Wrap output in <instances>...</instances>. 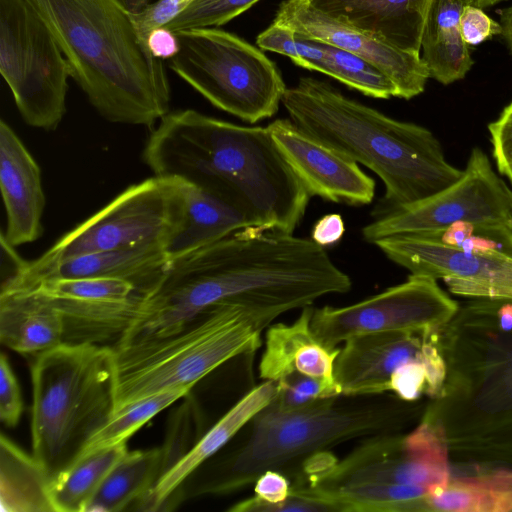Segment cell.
I'll use <instances>...</instances> for the list:
<instances>
[{
    "label": "cell",
    "mask_w": 512,
    "mask_h": 512,
    "mask_svg": "<svg viewBox=\"0 0 512 512\" xmlns=\"http://www.w3.org/2000/svg\"><path fill=\"white\" fill-rule=\"evenodd\" d=\"M426 403L408 402L392 393L322 398L299 410L269 406L258 412L211 459L198 467L175 491L176 505L200 496L242 490L267 470L292 480L310 457L351 439L403 432L417 423Z\"/></svg>",
    "instance_id": "obj_3"
},
{
    "label": "cell",
    "mask_w": 512,
    "mask_h": 512,
    "mask_svg": "<svg viewBox=\"0 0 512 512\" xmlns=\"http://www.w3.org/2000/svg\"><path fill=\"white\" fill-rule=\"evenodd\" d=\"M267 129L311 197L348 205L372 202L375 181L356 162L306 134L290 119H277Z\"/></svg>",
    "instance_id": "obj_19"
},
{
    "label": "cell",
    "mask_w": 512,
    "mask_h": 512,
    "mask_svg": "<svg viewBox=\"0 0 512 512\" xmlns=\"http://www.w3.org/2000/svg\"><path fill=\"white\" fill-rule=\"evenodd\" d=\"M51 479L37 462L4 433L0 436V504L5 512H55Z\"/></svg>",
    "instance_id": "obj_29"
},
{
    "label": "cell",
    "mask_w": 512,
    "mask_h": 512,
    "mask_svg": "<svg viewBox=\"0 0 512 512\" xmlns=\"http://www.w3.org/2000/svg\"><path fill=\"white\" fill-rule=\"evenodd\" d=\"M147 48L157 59L173 58L180 50L179 40L175 32L165 27L153 30L147 38Z\"/></svg>",
    "instance_id": "obj_41"
},
{
    "label": "cell",
    "mask_w": 512,
    "mask_h": 512,
    "mask_svg": "<svg viewBox=\"0 0 512 512\" xmlns=\"http://www.w3.org/2000/svg\"><path fill=\"white\" fill-rule=\"evenodd\" d=\"M460 31L468 46H476L500 35L502 28L499 21L493 20L483 9L467 4L460 16Z\"/></svg>",
    "instance_id": "obj_39"
},
{
    "label": "cell",
    "mask_w": 512,
    "mask_h": 512,
    "mask_svg": "<svg viewBox=\"0 0 512 512\" xmlns=\"http://www.w3.org/2000/svg\"><path fill=\"white\" fill-rule=\"evenodd\" d=\"M191 390L178 388L156 393L115 410L106 424L88 441L79 459L99 449L127 443L144 424L191 393Z\"/></svg>",
    "instance_id": "obj_31"
},
{
    "label": "cell",
    "mask_w": 512,
    "mask_h": 512,
    "mask_svg": "<svg viewBox=\"0 0 512 512\" xmlns=\"http://www.w3.org/2000/svg\"><path fill=\"white\" fill-rule=\"evenodd\" d=\"M170 69L215 107L248 123L273 116L286 90L276 65L255 46L217 27L176 32Z\"/></svg>",
    "instance_id": "obj_9"
},
{
    "label": "cell",
    "mask_w": 512,
    "mask_h": 512,
    "mask_svg": "<svg viewBox=\"0 0 512 512\" xmlns=\"http://www.w3.org/2000/svg\"><path fill=\"white\" fill-rule=\"evenodd\" d=\"M415 502V512H512V469L466 464Z\"/></svg>",
    "instance_id": "obj_25"
},
{
    "label": "cell",
    "mask_w": 512,
    "mask_h": 512,
    "mask_svg": "<svg viewBox=\"0 0 512 512\" xmlns=\"http://www.w3.org/2000/svg\"><path fill=\"white\" fill-rule=\"evenodd\" d=\"M281 103L299 129L382 180L375 218L444 190L463 173L432 131L347 98L327 82L303 77Z\"/></svg>",
    "instance_id": "obj_4"
},
{
    "label": "cell",
    "mask_w": 512,
    "mask_h": 512,
    "mask_svg": "<svg viewBox=\"0 0 512 512\" xmlns=\"http://www.w3.org/2000/svg\"><path fill=\"white\" fill-rule=\"evenodd\" d=\"M411 274L441 279L453 294L473 299L512 300V256L470 252L422 234H400L373 243Z\"/></svg>",
    "instance_id": "obj_15"
},
{
    "label": "cell",
    "mask_w": 512,
    "mask_h": 512,
    "mask_svg": "<svg viewBox=\"0 0 512 512\" xmlns=\"http://www.w3.org/2000/svg\"><path fill=\"white\" fill-rule=\"evenodd\" d=\"M274 21L367 60L391 79L398 98L409 100L421 94L430 78L420 54L401 50L345 24L315 8L308 0L283 1Z\"/></svg>",
    "instance_id": "obj_18"
},
{
    "label": "cell",
    "mask_w": 512,
    "mask_h": 512,
    "mask_svg": "<svg viewBox=\"0 0 512 512\" xmlns=\"http://www.w3.org/2000/svg\"><path fill=\"white\" fill-rule=\"evenodd\" d=\"M327 15L404 51L420 54L432 0H308Z\"/></svg>",
    "instance_id": "obj_23"
},
{
    "label": "cell",
    "mask_w": 512,
    "mask_h": 512,
    "mask_svg": "<svg viewBox=\"0 0 512 512\" xmlns=\"http://www.w3.org/2000/svg\"><path fill=\"white\" fill-rule=\"evenodd\" d=\"M36 289L49 297L63 321V343L113 346L135 320L145 293L133 282L108 277L54 279Z\"/></svg>",
    "instance_id": "obj_16"
},
{
    "label": "cell",
    "mask_w": 512,
    "mask_h": 512,
    "mask_svg": "<svg viewBox=\"0 0 512 512\" xmlns=\"http://www.w3.org/2000/svg\"><path fill=\"white\" fill-rule=\"evenodd\" d=\"M23 412V400L18 380L5 353L0 357V419L10 428L15 427Z\"/></svg>",
    "instance_id": "obj_38"
},
{
    "label": "cell",
    "mask_w": 512,
    "mask_h": 512,
    "mask_svg": "<svg viewBox=\"0 0 512 512\" xmlns=\"http://www.w3.org/2000/svg\"><path fill=\"white\" fill-rule=\"evenodd\" d=\"M0 189L6 211L2 235L7 242L17 247L40 238L46 203L41 170L4 120L0 121Z\"/></svg>",
    "instance_id": "obj_21"
},
{
    "label": "cell",
    "mask_w": 512,
    "mask_h": 512,
    "mask_svg": "<svg viewBox=\"0 0 512 512\" xmlns=\"http://www.w3.org/2000/svg\"><path fill=\"white\" fill-rule=\"evenodd\" d=\"M127 451V443L99 449L54 478L50 484L54 511L87 512L104 479Z\"/></svg>",
    "instance_id": "obj_30"
},
{
    "label": "cell",
    "mask_w": 512,
    "mask_h": 512,
    "mask_svg": "<svg viewBox=\"0 0 512 512\" xmlns=\"http://www.w3.org/2000/svg\"><path fill=\"white\" fill-rule=\"evenodd\" d=\"M161 448L127 451L111 469L87 511L137 510L162 475Z\"/></svg>",
    "instance_id": "obj_28"
},
{
    "label": "cell",
    "mask_w": 512,
    "mask_h": 512,
    "mask_svg": "<svg viewBox=\"0 0 512 512\" xmlns=\"http://www.w3.org/2000/svg\"><path fill=\"white\" fill-rule=\"evenodd\" d=\"M186 182L155 176L134 184L35 260L45 265L82 254L147 244L164 246L181 224Z\"/></svg>",
    "instance_id": "obj_12"
},
{
    "label": "cell",
    "mask_w": 512,
    "mask_h": 512,
    "mask_svg": "<svg viewBox=\"0 0 512 512\" xmlns=\"http://www.w3.org/2000/svg\"><path fill=\"white\" fill-rule=\"evenodd\" d=\"M126 6L134 11L143 8L147 5L148 0H122Z\"/></svg>",
    "instance_id": "obj_43"
},
{
    "label": "cell",
    "mask_w": 512,
    "mask_h": 512,
    "mask_svg": "<svg viewBox=\"0 0 512 512\" xmlns=\"http://www.w3.org/2000/svg\"><path fill=\"white\" fill-rule=\"evenodd\" d=\"M169 264L161 244L104 250L52 264L27 262L17 276L2 282L1 290L30 289L54 279L108 277L131 281L149 295L162 282Z\"/></svg>",
    "instance_id": "obj_20"
},
{
    "label": "cell",
    "mask_w": 512,
    "mask_h": 512,
    "mask_svg": "<svg viewBox=\"0 0 512 512\" xmlns=\"http://www.w3.org/2000/svg\"><path fill=\"white\" fill-rule=\"evenodd\" d=\"M501 25V38L512 56V5L496 10Z\"/></svg>",
    "instance_id": "obj_42"
},
{
    "label": "cell",
    "mask_w": 512,
    "mask_h": 512,
    "mask_svg": "<svg viewBox=\"0 0 512 512\" xmlns=\"http://www.w3.org/2000/svg\"><path fill=\"white\" fill-rule=\"evenodd\" d=\"M323 45L326 50L324 74L370 97H397L396 86L378 67L337 46L326 42Z\"/></svg>",
    "instance_id": "obj_33"
},
{
    "label": "cell",
    "mask_w": 512,
    "mask_h": 512,
    "mask_svg": "<svg viewBox=\"0 0 512 512\" xmlns=\"http://www.w3.org/2000/svg\"><path fill=\"white\" fill-rule=\"evenodd\" d=\"M167 424L165 439L160 446L161 477L177 464L203 435L200 409L191 393L186 395L181 405L172 412Z\"/></svg>",
    "instance_id": "obj_34"
},
{
    "label": "cell",
    "mask_w": 512,
    "mask_h": 512,
    "mask_svg": "<svg viewBox=\"0 0 512 512\" xmlns=\"http://www.w3.org/2000/svg\"><path fill=\"white\" fill-rule=\"evenodd\" d=\"M142 156L155 176L229 201L253 227L293 233L311 197L267 127L237 125L193 109L167 113Z\"/></svg>",
    "instance_id": "obj_2"
},
{
    "label": "cell",
    "mask_w": 512,
    "mask_h": 512,
    "mask_svg": "<svg viewBox=\"0 0 512 512\" xmlns=\"http://www.w3.org/2000/svg\"><path fill=\"white\" fill-rule=\"evenodd\" d=\"M488 132L498 172L512 184V101L488 124Z\"/></svg>",
    "instance_id": "obj_37"
},
{
    "label": "cell",
    "mask_w": 512,
    "mask_h": 512,
    "mask_svg": "<svg viewBox=\"0 0 512 512\" xmlns=\"http://www.w3.org/2000/svg\"><path fill=\"white\" fill-rule=\"evenodd\" d=\"M313 310L311 305L304 307L292 324L277 323L267 327L259 363L261 379L276 382L294 371L299 350L316 339L310 326Z\"/></svg>",
    "instance_id": "obj_32"
},
{
    "label": "cell",
    "mask_w": 512,
    "mask_h": 512,
    "mask_svg": "<svg viewBox=\"0 0 512 512\" xmlns=\"http://www.w3.org/2000/svg\"><path fill=\"white\" fill-rule=\"evenodd\" d=\"M441 328L376 332L347 339L339 348L334 368L341 393H389L390 381L400 370L415 362L445 359Z\"/></svg>",
    "instance_id": "obj_17"
},
{
    "label": "cell",
    "mask_w": 512,
    "mask_h": 512,
    "mask_svg": "<svg viewBox=\"0 0 512 512\" xmlns=\"http://www.w3.org/2000/svg\"><path fill=\"white\" fill-rule=\"evenodd\" d=\"M259 0H192L165 28L179 32L192 28L218 27L244 11Z\"/></svg>",
    "instance_id": "obj_35"
},
{
    "label": "cell",
    "mask_w": 512,
    "mask_h": 512,
    "mask_svg": "<svg viewBox=\"0 0 512 512\" xmlns=\"http://www.w3.org/2000/svg\"><path fill=\"white\" fill-rule=\"evenodd\" d=\"M511 229H512V192H511V211H510V223H509Z\"/></svg>",
    "instance_id": "obj_44"
},
{
    "label": "cell",
    "mask_w": 512,
    "mask_h": 512,
    "mask_svg": "<svg viewBox=\"0 0 512 512\" xmlns=\"http://www.w3.org/2000/svg\"><path fill=\"white\" fill-rule=\"evenodd\" d=\"M185 197L181 224L165 245L170 262L233 232L253 227L241 209L209 191L186 182Z\"/></svg>",
    "instance_id": "obj_26"
},
{
    "label": "cell",
    "mask_w": 512,
    "mask_h": 512,
    "mask_svg": "<svg viewBox=\"0 0 512 512\" xmlns=\"http://www.w3.org/2000/svg\"><path fill=\"white\" fill-rule=\"evenodd\" d=\"M345 232V224L340 214L331 213L321 217L313 226L311 239L321 247L338 243Z\"/></svg>",
    "instance_id": "obj_40"
},
{
    "label": "cell",
    "mask_w": 512,
    "mask_h": 512,
    "mask_svg": "<svg viewBox=\"0 0 512 512\" xmlns=\"http://www.w3.org/2000/svg\"><path fill=\"white\" fill-rule=\"evenodd\" d=\"M62 316L53 301L36 289L2 290L0 342L35 356L63 343Z\"/></svg>",
    "instance_id": "obj_24"
},
{
    "label": "cell",
    "mask_w": 512,
    "mask_h": 512,
    "mask_svg": "<svg viewBox=\"0 0 512 512\" xmlns=\"http://www.w3.org/2000/svg\"><path fill=\"white\" fill-rule=\"evenodd\" d=\"M446 378L421 418L448 444L512 430V300L474 299L441 328Z\"/></svg>",
    "instance_id": "obj_6"
},
{
    "label": "cell",
    "mask_w": 512,
    "mask_h": 512,
    "mask_svg": "<svg viewBox=\"0 0 512 512\" xmlns=\"http://www.w3.org/2000/svg\"><path fill=\"white\" fill-rule=\"evenodd\" d=\"M511 192L486 153L475 147L455 183L426 199L376 217L362 229V235L373 244L388 236L442 230L459 221L510 227Z\"/></svg>",
    "instance_id": "obj_13"
},
{
    "label": "cell",
    "mask_w": 512,
    "mask_h": 512,
    "mask_svg": "<svg viewBox=\"0 0 512 512\" xmlns=\"http://www.w3.org/2000/svg\"><path fill=\"white\" fill-rule=\"evenodd\" d=\"M282 313L226 301L167 336L115 344V410L156 393L190 388L227 361L254 354ZM114 410V411H115Z\"/></svg>",
    "instance_id": "obj_7"
},
{
    "label": "cell",
    "mask_w": 512,
    "mask_h": 512,
    "mask_svg": "<svg viewBox=\"0 0 512 512\" xmlns=\"http://www.w3.org/2000/svg\"><path fill=\"white\" fill-rule=\"evenodd\" d=\"M333 396L322 382L295 370L276 381V393L269 406L289 412Z\"/></svg>",
    "instance_id": "obj_36"
},
{
    "label": "cell",
    "mask_w": 512,
    "mask_h": 512,
    "mask_svg": "<svg viewBox=\"0 0 512 512\" xmlns=\"http://www.w3.org/2000/svg\"><path fill=\"white\" fill-rule=\"evenodd\" d=\"M351 285L348 274L312 239L247 227L171 261L143 305L140 325L146 334L162 337L217 303L283 314L346 293Z\"/></svg>",
    "instance_id": "obj_1"
},
{
    "label": "cell",
    "mask_w": 512,
    "mask_h": 512,
    "mask_svg": "<svg viewBox=\"0 0 512 512\" xmlns=\"http://www.w3.org/2000/svg\"><path fill=\"white\" fill-rule=\"evenodd\" d=\"M32 455L51 481L73 465L115 410L110 345L62 343L31 364Z\"/></svg>",
    "instance_id": "obj_8"
},
{
    "label": "cell",
    "mask_w": 512,
    "mask_h": 512,
    "mask_svg": "<svg viewBox=\"0 0 512 512\" xmlns=\"http://www.w3.org/2000/svg\"><path fill=\"white\" fill-rule=\"evenodd\" d=\"M0 72L26 124L55 130L66 112L71 69L26 0H0Z\"/></svg>",
    "instance_id": "obj_10"
},
{
    "label": "cell",
    "mask_w": 512,
    "mask_h": 512,
    "mask_svg": "<svg viewBox=\"0 0 512 512\" xmlns=\"http://www.w3.org/2000/svg\"><path fill=\"white\" fill-rule=\"evenodd\" d=\"M404 432V431H403ZM364 438L342 459L333 454L321 469L305 476L296 491H324L359 483L419 486L431 492L452 475L449 444L442 430L421 418L408 433Z\"/></svg>",
    "instance_id": "obj_11"
},
{
    "label": "cell",
    "mask_w": 512,
    "mask_h": 512,
    "mask_svg": "<svg viewBox=\"0 0 512 512\" xmlns=\"http://www.w3.org/2000/svg\"><path fill=\"white\" fill-rule=\"evenodd\" d=\"M459 306L438 280L411 274L403 283L352 305L314 308L310 326L319 343L335 349L351 337L368 333L441 328Z\"/></svg>",
    "instance_id": "obj_14"
},
{
    "label": "cell",
    "mask_w": 512,
    "mask_h": 512,
    "mask_svg": "<svg viewBox=\"0 0 512 512\" xmlns=\"http://www.w3.org/2000/svg\"><path fill=\"white\" fill-rule=\"evenodd\" d=\"M66 57L71 77L107 121L151 126L169 113L163 60L139 39L122 0H26Z\"/></svg>",
    "instance_id": "obj_5"
},
{
    "label": "cell",
    "mask_w": 512,
    "mask_h": 512,
    "mask_svg": "<svg viewBox=\"0 0 512 512\" xmlns=\"http://www.w3.org/2000/svg\"><path fill=\"white\" fill-rule=\"evenodd\" d=\"M469 0H432L426 16L421 58L430 78L443 85L463 79L473 66L460 31V16Z\"/></svg>",
    "instance_id": "obj_27"
},
{
    "label": "cell",
    "mask_w": 512,
    "mask_h": 512,
    "mask_svg": "<svg viewBox=\"0 0 512 512\" xmlns=\"http://www.w3.org/2000/svg\"><path fill=\"white\" fill-rule=\"evenodd\" d=\"M276 382L264 380L246 392L208 431L204 432L188 453L155 484L139 511L167 509V503L180 485L203 463L220 452L245 425L271 403Z\"/></svg>",
    "instance_id": "obj_22"
}]
</instances>
